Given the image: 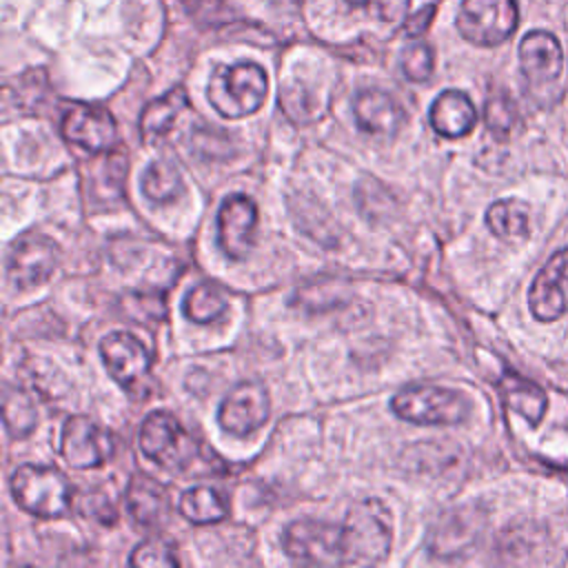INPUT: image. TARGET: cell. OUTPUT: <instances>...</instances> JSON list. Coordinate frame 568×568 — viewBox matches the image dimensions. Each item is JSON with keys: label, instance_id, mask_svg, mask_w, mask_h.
<instances>
[{"label": "cell", "instance_id": "cell-28", "mask_svg": "<svg viewBox=\"0 0 568 568\" xmlns=\"http://www.w3.org/2000/svg\"><path fill=\"white\" fill-rule=\"evenodd\" d=\"M515 120H517V111L508 98L497 95L486 102V124L495 135H501V138L508 135Z\"/></svg>", "mask_w": 568, "mask_h": 568}, {"label": "cell", "instance_id": "cell-13", "mask_svg": "<svg viewBox=\"0 0 568 568\" xmlns=\"http://www.w3.org/2000/svg\"><path fill=\"white\" fill-rule=\"evenodd\" d=\"M530 313L541 322L559 320L568 313V248L550 255L528 291Z\"/></svg>", "mask_w": 568, "mask_h": 568}, {"label": "cell", "instance_id": "cell-11", "mask_svg": "<svg viewBox=\"0 0 568 568\" xmlns=\"http://www.w3.org/2000/svg\"><path fill=\"white\" fill-rule=\"evenodd\" d=\"M62 135L89 153H106L118 142L113 115L93 104H71L62 118Z\"/></svg>", "mask_w": 568, "mask_h": 568}, {"label": "cell", "instance_id": "cell-33", "mask_svg": "<svg viewBox=\"0 0 568 568\" xmlns=\"http://www.w3.org/2000/svg\"><path fill=\"white\" fill-rule=\"evenodd\" d=\"M346 2H351V4H368L373 0H346Z\"/></svg>", "mask_w": 568, "mask_h": 568}, {"label": "cell", "instance_id": "cell-16", "mask_svg": "<svg viewBox=\"0 0 568 568\" xmlns=\"http://www.w3.org/2000/svg\"><path fill=\"white\" fill-rule=\"evenodd\" d=\"M353 113L357 126L375 138H393L404 124L402 104L379 89L359 91L353 100Z\"/></svg>", "mask_w": 568, "mask_h": 568}, {"label": "cell", "instance_id": "cell-32", "mask_svg": "<svg viewBox=\"0 0 568 568\" xmlns=\"http://www.w3.org/2000/svg\"><path fill=\"white\" fill-rule=\"evenodd\" d=\"M184 2V7H189L191 11H197V9H211V4L213 7H217L220 4V0H182Z\"/></svg>", "mask_w": 568, "mask_h": 568}, {"label": "cell", "instance_id": "cell-17", "mask_svg": "<svg viewBox=\"0 0 568 568\" xmlns=\"http://www.w3.org/2000/svg\"><path fill=\"white\" fill-rule=\"evenodd\" d=\"M430 126L444 138H464L477 124V111L470 98L457 89H448L435 98L428 113Z\"/></svg>", "mask_w": 568, "mask_h": 568}, {"label": "cell", "instance_id": "cell-10", "mask_svg": "<svg viewBox=\"0 0 568 568\" xmlns=\"http://www.w3.org/2000/svg\"><path fill=\"white\" fill-rule=\"evenodd\" d=\"M115 453L111 430L102 428L84 415L67 419L62 428V455L73 468H95L109 462Z\"/></svg>", "mask_w": 568, "mask_h": 568}, {"label": "cell", "instance_id": "cell-24", "mask_svg": "<svg viewBox=\"0 0 568 568\" xmlns=\"http://www.w3.org/2000/svg\"><path fill=\"white\" fill-rule=\"evenodd\" d=\"M226 311L224 293L213 284H197L184 297V315L197 324H209Z\"/></svg>", "mask_w": 568, "mask_h": 568}, {"label": "cell", "instance_id": "cell-27", "mask_svg": "<svg viewBox=\"0 0 568 568\" xmlns=\"http://www.w3.org/2000/svg\"><path fill=\"white\" fill-rule=\"evenodd\" d=\"M133 566H178V555L175 548L162 539V537H151L142 541L129 559Z\"/></svg>", "mask_w": 568, "mask_h": 568}, {"label": "cell", "instance_id": "cell-21", "mask_svg": "<svg viewBox=\"0 0 568 568\" xmlns=\"http://www.w3.org/2000/svg\"><path fill=\"white\" fill-rule=\"evenodd\" d=\"M180 513L193 524H213L229 515V504L215 488L195 486L182 493Z\"/></svg>", "mask_w": 568, "mask_h": 568}, {"label": "cell", "instance_id": "cell-6", "mask_svg": "<svg viewBox=\"0 0 568 568\" xmlns=\"http://www.w3.org/2000/svg\"><path fill=\"white\" fill-rule=\"evenodd\" d=\"M519 64L530 95L539 104L555 100L564 71L559 40L541 29L528 31L519 42Z\"/></svg>", "mask_w": 568, "mask_h": 568}, {"label": "cell", "instance_id": "cell-5", "mask_svg": "<svg viewBox=\"0 0 568 568\" xmlns=\"http://www.w3.org/2000/svg\"><path fill=\"white\" fill-rule=\"evenodd\" d=\"M344 530L348 564H377L390 550V517L377 499H362L351 506Z\"/></svg>", "mask_w": 568, "mask_h": 568}, {"label": "cell", "instance_id": "cell-9", "mask_svg": "<svg viewBox=\"0 0 568 568\" xmlns=\"http://www.w3.org/2000/svg\"><path fill=\"white\" fill-rule=\"evenodd\" d=\"M58 244L42 233H24L13 240L7 257V271L16 286L31 288L44 284L58 266Z\"/></svg>", "mask_w": 568, "mask_h": 568}, {"label": "cell", "instance_id": "cell-19", "mask_svg": "<svg viewBox=\"0 0 568 568\" xmlns=\"http://www.w3.org/2000/svg\"><path fill=\"white\" fill-rule=\"evenodd\" d=\"M499 390L508 408L528 419L530 426H537L546 413L548 397L546 393L530 379L517 375L515 371H506L499 379Z\"/></svg>", "mask_w": 568, "mask_h": 568}, {"label": "cell", "instance_id": "cell-15", "mask_svg": "<svg viewBox=\"0 0 568 568\" xmlns=\"http://www.w3.org/2000/svg\"><path fill=\"white\" fill-rule=\"evenodd\" d=\"M255 226V202L242 193L226 197L217 211V242L224 255L231 260H244L253 246Z\"/></svg>", "mask_w": 568, "mask_h": 568}, {"label": "cell", "instance_id": "cell-23", "mask_svg": "<svg viewBox=\"0 0 568 568\" xmlns=\"http://www.w3.org/2000/svg\"><path fill=\"white\" fill-rule=\"evenodd\" d=\"M182 191V178L173 162L155 160L142 175V193L151 202H171Z\"/></svg>", "mask_w": 568, "mask_h": 568}, {"label": "cell", "instance_id": "cell-31", "mask_svg": "<svg viewBox=\"0 0 568 568\" xmlns=\"http://www.w3.org/2000/svg\"><path fill=\"white\" fill-rule=\"evenodd\" d=\"M433 16H435V7H433V4L424 7L422 11H417L415 16H410V18L404 20V31H406L408 36H419V33H424V31L428 29Z\"/></svg>", "mask_w": 568, "mask_h": 568}, {"label": "cell", "instance_id": "cell-14", "mask_svg": "<svg viewBox=\"0 0 568 568\" xmlns=\"http://www.w3.org/2000/svg\"><path fill=\"white\" fill-rule=\"evenodd\" d=\"M268 393L257 382H242L231 388L217 410L220 426L237 437L257 430L268 419Z\"/></svg>", "mask_w": 568, "mask_h": 568}, {"label": "cell", "instance_id": "cell-7", "mask_svg": "<svg viewBox=\"0 0 568 568\" xmlns=\"http://www.w3.org/2000/svg\"><path fill=\"white\" fill-rule=\"evenodd\" d=\"M140 450L166 470H182L195 459L197 444L171 413L155 410L140 426Z\"/></svg>", "mask_w": 568, "mask_h": 568}, {"label": "cell", "instance_id": "cell-22", "mask_svg": "<svg viewBox=\"0 0 568 568\" xmlns=\"http://www.w3.org/2000/svg\"><path fill=\"white\" fill-rule=\"evenodd\" d=\"M488 229L501 240H519L528 235V206L521 200H497L486 211Z\"/></svg>", "mask_w": 568, "mask_h": 568}, {"label": "cell", "instance_id": "cell-4", "mask_svg": "<svg viewBox=\"0 0 568 568\" xmlns=\"http://www.w3.org/2000/svg\"><path fill=\"white\" fill-rule=\"evenodd\" d=\"M390 406L397 417L410 424H424V426L462 424L470 413V404L462 393L453 388L424 386V384L402 388L393 397Z\"/></svg>", "mask_w": 568, "mask_h": 568}, {"label": "cell", "instance_id": "cell-26", "mask_svg": "<svg viewBox=\"0 0 568 568\" xmlns=\"http://www.w3.org/2000/svg\"><path fill=\"white\" fill-rule=\"evenodd\" d=\"M399 64H402L404 75L410 82H424L430 78L433 67H435L433 49L426 42H413V44L404 47V51L399 55Z\"/></svg>", "mask_w": 568, "mask_h": 568}, {"label": "cell", "instance_id": "cell-2", "mask_svg": "<svg viewBox=\"0 0 568 568\" xmlns=\"http://www.w3.org/2000/svg\"><path fill=\"white\" fill-rule=\"evenodd\" d=\"M11 495L22 510L53 519L69 513L73 490L58 468L22 464L11 475Z\"/></svg>", "mask_w": 568, "mask_h": 568}, {"label": "cell", "instance_id": "cell-1", "mask_svg": "<svg viewBox=\"0 0 568 568\" xmlns=\"http://www.w3.org/2000/svg\"><path fill=\"white\" fill-rule=\"evenodd\" d=\"M268 91L266 73L255 62L220 64L209 82V100L224 118H244L255 113Z\"/></svg>", "mask_w": 568, "mask_h": 568}, {"label": "cell", "instance_id": "cell-29", "mask_svg": "<svg viewBox=\"0 0 568 568\" xmlns=\"http://www.w3.org/2000/svg\"><path fill=\"white\" fill-rule=\"evenodd\" d=\"M84 510L91 517H95L100 524H115V519H118V513H115L113 504L106 497H102V495H91V497L87 495Z\"/></svg>", "mask_w": 568, "mask_h": 568}, {"label": "cell", "instance_id": "cell-3", "mask_svg": "<svg viewBox=\"0 0 568 568\" xmlns=\"http://www.w3.org/2000/svg\"><path fill=\"white\" fill-rule=\"evenodd\" d=\"M284 550L291 559L315 566L348 564L346 530L342 524L320 519H297L286 526L282 535Z\"/></svg>", "mask_w": 568, "mask_h": 568}, {"label": "cell", "instance_id": "cell-18", "mask_svg": "<svg viewBox=\"0 0 568 568\" xmlns=\"http://www.w3.org/2000/svg\"><path fill=\"white\" fill-rule=\"evenodd\" d=\"M126 506L142 526H160L169 513V493L149 475H133L126 488Z\"/></svg>", "mask_w": 568, "mask_h": 568}, {"label": "cell", "instance_id": "cell-12", "mask_svg": "<svg viewBox=\"0 0 568 568\" xmlns=\"http://www.w3.org/2000/svg\"><path fill=\"white\" fill-rule=\"evenodd\" d=\"M100 355L109 375L129 393L140 390L142 379L149 375L151 357L142 342L131 333L115 331L100 342Z\"/></svg>", "mask_w": 568, "mask_h": 568}, {"label": "cell", "instance_id": "cell-8", "mask_svg": "<svg viewBox=\"0 0 568 568\" xmlns=\"http://www.w3.org/2000/svg\"><path fill=\"white\" fill-rule=\"evenodd\" d=\"M519 22L515 0H464L457 11V31L477 47H497L508 40Z\"/></svg>", "mask_w": 568, "mask_h": 568}, {"label": "cell", "instance_id": "cell-25", "mask_svg": "<svg viewBox=\"0 0 568 568\" xmlns=\"http://www.w3.org/2000/svg\"><path fill=\"white\" fill-rule=\"evenodd\" d=\"M36 408L31 399L16 388L4 390V424L13 437H24L36 426Z\"/></svg>", "mask_w": 568, "mask_h": 568}, {"label": "cell", "instance_id": "cell-30", "mask_svg": "<svg viewBox=\"0 0 568 568\" xmlns=\"http://www.w3.org/2000/svg\"><path fill=\"white\" fill-rule=\"evenodd\" d=\"M373 4H375V11L382 20L397 22V20L406 18L410 0H373Z\"/></svg>", "mask_w": 568, "mask_h": 568}, {"label": "cell", "instance_id": "cell-20", "mask_svg": "<svg viewBox=\"0 0 568 568\" xmlns=\"http://www.w3.org/2000/svg\"><path fill=\"white\" fill-rule=\"evenodd\" d=\"M186 104H189V100H186V93L182 87H175L169 93H164L162 98L149 102L140 118L142 140L146 144H155V140H160L162 135L169 133V129L173 126L178 115L186 109Z\"/></svg>", "mask_w": 568, "mask_h": 568}]
</instances>
